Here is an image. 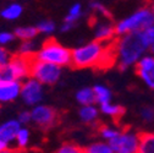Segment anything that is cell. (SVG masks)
<instances>
[{
    "instance_id": "484cf974",
    "label": "cell",
    "mask_w": 154,
    "mask_h": 153,
    "mask_svg": "<svg viewBox=\"0 0 154 153\" xmlns=\"http://www.w3.org/2000/svg\"><path fill=\"white\" fill-rule=\"evenodd\" d=\"M120 135V131L115 130V129H111V127H108V126H103L100 127V136L105 140V141H110L112 139H115L116 136Z\"/></svg>"
},
{
    "instance_id": "ac0fdd59",
    "label": "cell",
    "mask_w": 154,
    "mask_h": 153,
    "mask_svg": "<svg viewBox=\"0 0 154 153\" xmlns=\"http://www.w3.org/2000/svg\"><path fill=\"white\" fill-rule=\"evenodd\" d=\"M93 91H94V94H95V101H97L99 104L110 102V99H111V92H110V89L106 86L95 85L93 87Z\"/></svg>"
},
{
    "instance_id": "d590c367",
    "label": "cell",
    "mask_w": 154,
    "mask_h": 153,
    "mask_svg": "<svg viewBox=\"0 0 154 153\" xmlns=\"http://www.w3.org/2000/svg\"><path fill=\"white\" fill-rule=\"evenodd\" d=\"M150 53H152V55H154V43L153 44H150V47H149V49H148Z\"/></svg>"
},
{
    "instance_id": "f546056e",
    "label": "cell",
    "mask_w": 154,
    "mask_h": 153,
    "mask_svg": "<svg viewBox=\"0 0 154 153\" xmlns=\"http://www.w3.org/2000/svg\"><path fill=\"white\" fill-rule=\"evenodd\" d=\"M11 59V54L10 52L4 48V45H0V66H3L5 64H8Z\"/></svg>"
},
{
    "instance_id": "1f68e13d",
    "label": "cell",
    "mask_w": 154,
    "mask_h": 153,
    "mask_svg": "<svg viewBox=\"0 0 154 153\" xmlns=\"http://www.w3.org/2000/svg\"><path fill=\"white\" fill-rule=\"evenodd\" d=\"M143 34H144V38L147 39V42L149 43V47H150V44L154 43V23L152 26H149L148 28L143 30Z\"/></svg>"
},
{
    "instance_id": "8fae6325",
    "label": "cell",
    "mask_w": 154,
    "mask_h": 153,
    "mask_svg": "<svg viewBox=\"0 0 154 153\" xmlns=\"http://www.w3.org/2000/svg\"><path fill=\"white\" fill-rule=\"evenodd\" d=\"M21 85L18 80L0 81V103H9L17 99L21 94Z\"/></svg>"
},
{
    "instance_id": "ba28073f",
    "label": "cell",
    "mask_w": 154,
    "mask_h": 153,
    "mask_svg": "<svg viewBox=\"0 0 154 153\" xmlns=\"http://www.w3.org/2000/svg\"><path fill=\"white\" fill-rule=\"evenodd\" d=\"M33 56H27L18 53V55L11 56L10 61L6 64L10 76L12 80L21 81L22 79H27L31 73V63Z\"/></svg>"
},
{
    "instance_id": "4dcf8cb0",
    "label": "cell",
    "mask_w": 154,
    "mask_h": 153,
    "mask_svg": "<svg viewBox=\"0 0 154 153\" xmlns=\"http://www.w3.org/2000/svg\"><path fill=\"white\" fill-rule=\"evenodd\" d=\"M141 117H142V119L146 120V121H152V120H154V109L150 108V107L143 108L142 111H141Z\"/></svg>"
},
{
    "instance_id": "5bb4252c",
    "label": "cell",
    "mask_w": 154,
    "mask_h": 153,
    "mask_svg": "<svg viewBox=\"0 0 154 153\" xmlns=\"http://www.w3.org/2000/svg\"><path fill=\"white\" fill-rule=\"evenodd\" d=\"M22 11H23V8L21 4L14 3V4H10L9 6L4 8L2 10V12H0V15H2L4 20L14 21V20H17V18L22 15Z\"/></svg>"
},
{
    "instance_id": "5b68a950",
    "label": "cell",
    "mask_w": 154,
    "mask_h": 153,
    "mask_svg": "<svg viewBox=\"0 0 154 153\" xmlns=\"http://www.w3.org/2000/svg\"><path fill=\"white\" fill-rule=\"evenodd\" d=\"M29 76L42 82L43 85H54L59 81L61 76V66L49 61L35 59L33 55Z\"/></svg>"
},
{
    "instance_id": "52a82bcc",
    "label": "cell",
    "mask_w": 154,
    "mask_h": 153,
    "mask_svg": "<svg viewBox=\"0 0 154 153\" xmlns=\"http://www.w3.org/2000/svg\"><path fill=\"white\" fill-rule=\"evenodd\" d=\"M44 91H43V83L35 80L34 77L27 79L21 85V94L20 97L23 99V102L27 105L34 107L39 104L43 99Z\"/></svg>"
},
{
    "instance_id": "7402d4cb",
    "label": "cell",
    "mask_w": 154,
    "mask_h": 153,
    "mask_svg": "<svg viewBox=\"0 0 154 153\" xmlns=\"http://www.w3.org/2000/svg\"><path fill=\"white\" fill-rule=\"evenodd\" d=\"M87 153H114L109 142H94L85 148Z\"/></svg>"
},
{
    "instance_id": "ffe728a7",
    "label": "cell",
    "mask_w": 154,
    "mask_h": 153,
    "mask_svg": "<svg viewBox=\"0 0 154 153\" xmlns=\"http://www.w3.org/2000/svg\"><path fill=\"white\" fill-rule=\"evenodd\" d=\"M14 33H15V36L18 38V39L26 41V39H33V38L39 32H38V30H37V26L35 27L27 26V27H17Z\"/></svg>"
},
{
    "instance_id": "4fadbf2b",
    "label": "cell",
    "mask_w": 154,
    "mask_h": 153,
    "mask_svg": "<svg viewBox=\"0 0 154 153\" xmlns=\"http://www.w3.org/2000/svg\"><path fill=\"white\" fill-rule=\"evenodd\" d=\"M115 27L109 25V23H99L95 27L94 31V37H95V41H99V42H108L110 41L111 38L115 36Z\"/></svg>"
},
{
    "instance_id": "2e32d148",
    "label": "cell",
    "mask_w": 154,
    "mask_h": 153,
    "mask_svg": "<svg viewBox=\"0 0 154 153\" xmlns=\"http://www.w3.org/2000/svg\"><path fill=\"white\" fill-rule=\"evenodd\" d=\"M76 101L81 105H88V104H93L94 102H97L95 101V94H94L93 88H89V87L81 88L76 93Z\"/></svg>"
},
{
    "instance_id": "30bf717a",
    "label": "cell",
    "mask_w": 154,
    "mask_h": 153,
    "mask_svg": "<svg viewBox=\"0 0 154 153\" xmlns=\"http://www.w3.org/2000/svg\"><path fill=\"white\" fill-rule=\"evenodd\" d=\"M136 72L149 88L154 89V55L142 56L136 63Z\"/></svg>"
},
{
    "instance_id": "83f0119b",
    "label": "cell",
    "mask_w": 154,
    "mask_h": 153,
    "mask_svg": "<svg viewBox=\"0 0 154 153\" xmlns=\"http://www.w3.org/2000/svg\"><path fill=\"white\" fill-rule=\"evenodd\" d=\"M15 38H16L15 33H11V32H0V45H6V44L14 42Z\"/></svg>"
},
{
    "instance_id": "d6986e66",
    "label": "cell",
    "mask_w": 154,
    "mask_h": 153,
    "mask_svg": "<svg viewBox=\"0 0 154 153\" xmlns=\"http://www.w3.org/2000/svg\"><path fill=\"white\" fill-rule=\"evenodd\" d=\"M100 110H102V113L106 114V115H109V117H112V118H120L125 113V109L122 107L112 104L110 102L100 104Z\"/></svg>"
},
{
    "instance_id": "277c9868",
    "label": "cell",
    "mask_w": 154,
    "mask_h": 153,
    "mask_svg": "<svg viewBox=\"0 0 154 153\" xmlns=\"http://www.w3.org/2000/svg\"><path fill=\"white\" fill-rule=\"evenodd\" d=\"M154 23V11L149 9H140L134 14L124 18L115 26V32L119 36L130 33V32H138L148 28Z\"/></svg>"
},
{
    "instance_id": "603a6c76",
    "label": "cell",
    "mask_w": 154,
    "mask_h": 153,
    "mask_svg": "<svg viewBox=\"0 0 154 153\" xmlns=\"http://www.w3.org/2000/svg\"><path fill=\"white\" fill-rule=\"evenodd\" d=\"M81 15H82V6H81V4H73V5L70 8L69 14H67L66 17H65V21L76 23V21L81 17Z\"/></svg>"
},
{
    "instance_id": "8d00e7d4",
    "label": "cell",
    "mask_w": 154,
    "mask_h": 153,
    "mask_svg": "<svg viewBox=\"0 0 154 153\" xmlns=\"http://www.w3.org/2000/svg\"><path fill=\"white\" fill-rule=\"evenodd\" d=\"M153 10H154V5H153Z\"/></svg>"
},
{
    "instance_id": "e575fe53",
    "label": "cell",
    "mask_w": 154,
    "mask_h": 153,
    "mask_svg": "<svg viewBox=\"0 0 154 153\" xmlns=\"http://www.w3.org/2000/svg\"><path fill=\"white\" fill-rule=\"evenodd\" d=\"M73 26H75V23H72V22H67V21H64V23H63V26H61V32H67V31H70Z\"/></svg>"
},
{
    "instance_id": "4316f807",
    "label": "cell",
    "mask_w": 154,
    "mask_h": 153,
    "mask_svg": "<svg viewBox=\"0 0 154 153\" xmlns=\"http://www.w3.org/2000/svg\"><path fill=\"white\" fill-rule=\"evenodd\" d=\"M57 152L59 153H81V152H85V149L80 148L75 143H64L59 149H57Z\"/></svg>"
},
{
    "instance_id": "836d02e7",
    "label": "cell",
    "mask_w": 154,
    "mask_h": 153,
    "mask_svg": "<svg viewBox=\"0 0 154 153\" xmlns=\"http://www.w3.org/2000/svg\"><path fill=\"white\" fill-rule=\"evenodd\" d=\"M10 151V143L0 140V153H4V152H8Z\"/></svg>"
},
{
    "instance_id": "6da1fadb",
    "label": "cell",
    "mask_w": 154,
    "mask_h": 153,
    "mask_svg": "<svg viewBox=\"0 0 154 153\" xmlns=\"http://www.w3.org/2000/svg\"><path fill=\"white\" fill-rule=\"evenodd\" d=\"M148 49L149 43L144 38L143 31L122 34V37L115 43L119 67L121 70H126L127 67L134 65Z\"/></svg>"
},
{
    "instance_id": "9a60e30c",
    "label": "cell",
    "mask_w": 154,
    "mask_h": 153,
    "mask_svg": "<svg viewBox=\"0 0 154 153\" xmlns=\"http://www.w3.org/2000/svg\"><path fill=\"white\" fill-rule=\"evenodd\" d=\"M141 153H154V132H146L140 135V147Z\"/></svg>"
},
{
    "instance_id": "e0dca14e",
    "label": "cell",
    "mask_w": 154,
    "mask_h": 153,
    "mask_svg": "<svg viewBox=\"0 0 154 153\" xmlns=\"http://www.w3.org/2000/svg\"><path fill=\"white\" fill-rule=\"evenodd\" d=\"M80 118L83 123H93L97 120L98 118V109L95 108L93 104H88V105H82V108L79 111Z\"/></svg>"
},
{
    "instance_id": "7a4b0ae2",
    "label": "cell",
    "mask_w": 154,
    "mask_h": 153,
    "mask_svg": "<svg viewBox=\"0 0 154 153\" xmlns=\"http://www.w3.org/2000/svg\"><path fill=\"white\" fill-rule=\"evenodd\" d=\"M105 45L103 42L94 41L71 50V65L76 69L98 66L104 54Z\"/></svg>"
},
{
    "instance_id": "3957f363",
    "label": "cell",
    "mask_w": 154,
    "mask_h": 153,
    "mask_svg": "<svg viewBox=\"0 0 154 153\" xmlns=\"http://www.w3.org/2000/svg\"><path fill=\"white\" fill-rule=\"evenodd\" d=\"M34 58L56 64L63 67L71 65V50L51 38L44 42L42 48L34 54Z\"/></svg>"
},
{
    "instance_id": "d4e9b609",
    "label": "cell",
    "mask_w": 154,
    "mask_h": 153,
    "mask_svg": "<svg viewBox=\"0 0 154 153\" xmlns=\"http://www.w3.org/2000/svg\"><path fill=\"white\" fill-rule=\"evenodd\" d=\"M37 30L39 33H44V34H48V33H51L54 32L55 30V23L50 20H44V21H41L37 25Z\"/></svg>"
},
{
    "instance_id": "8992f818",
    "label": "cell",
    "mask_w": 154,
    "mask_h": 153,
    "mask_svg": "<svg viewBox=\"0 0 154 153\" xmlns=\"http://www.w3.org/2000/svg\"><path fill=\"white\" fill-rule=\"evenodd\" d=\"M112 152L116 153H136L140 147V135L130 131L120 132V135L109 141Z\"/></svg>"
},
{
    "instance_id": "cb8c5ba5",
    "label": "cell",
    "mask_w": 154,
    "mask_h": 153,
    "mask_svg": "<svg viewBox=\"0 0 154 153\" xmlns=\"http://www.w3.org/2000/svg\"><path fill=\"white\" fill-rule=\"evenodd\" d=\"M35 47H34V43L31 41V39H26V41H22L21 45H20V54L22 55H27V56H33L35 54Z\"/></svg>"
},
{
    "instance_id": "d6a6232c",
    "label": "cell",
    "mask_w": 154,
    "mask_h": 153,
    "mask_svg": "<svg viewBox=\"0 0 154 153\" xmlns=\"http://www.w3.org/2000/svg\"><path fill=\"white\" fill-rule=\"evenodd\" d=\"M17 120L21 123V125H27L29 121H32V117H31V111H27V110H23L18 114V118Z\"/></svg>"
},
{
    "instance_id": "f1b7e54d",
    "label": "cell",
    "mask_w": 154,
    "mask_h": 153,
    "mask_svg": "<svg viewBox=\"0 0 154 153\" xmlns=\"http://www.w3.org/2000/svg\"><path fill=\"white\" fill-rule=\"evenodd\" d=\"M91 9H92V10H94L95 12H99V14H102L103 16L110 17V14H109L108 9H106V8H105L103 4L98 3V2H93V3H91Z\"/></svg>"
},
{
    "instance_id": "44dd1931",
    "label": "cell",
    "mask_w": 154,
    "mask_h": 153,
    "mask_svg": "<svg viewBox=\"0 0 154 153\" xmlns=\"http://www.w3.org/2000/svg\"><path fill=\"white\" fill-rule=\"evenodd\" d=\"M29 142V131L28 129L26 127H20V130L17 131V135L15 137V143H16V147L18 149H23L27 147Z\"/></svg>"
},
{
    "instance_id": "9c48e42d",
    "label": "cell",
    "mask_w": 154,
    "mask_h": 153,
    "mask_svg": "<svg viewBox=\"0 0 154 153\" xmlns=\"http://www.w3.org/2000/svg\"><path fill=\"white\" fill-rule=\"evenodd\" d=\"M31 117H32V121L38 126L43 129H49L56 123L57 114L51 107L37 104L31 110Z\"/></svg>"
},
{
    "instance_id": "7c38bea8",
    "label": "cell",
    "mask_w": 154,
    "mask_h": 153,
    "mask_svg": "<svg viewBox=\"0 0 154 153\" xmlns=\"http://www.w3.org/2000/svg\"><path fill=\"white\" fill-rule=\"evenodd\" d=\"M21 123L18 120L11 119L0 125V140H3L8 143L15 142V137L17 135V131L21 127Z\"/></svg>"
}]
</instances>
